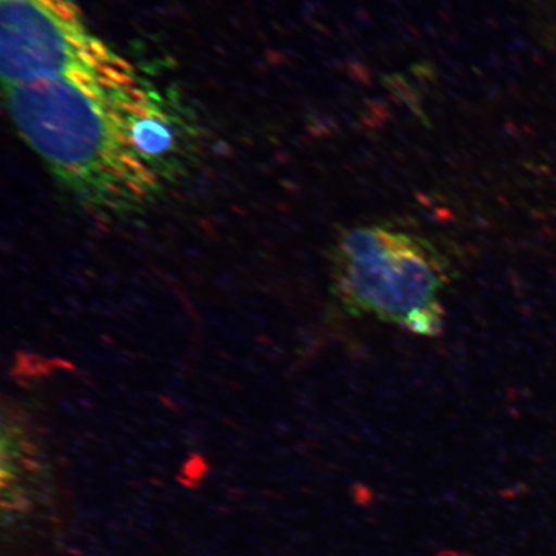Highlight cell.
<instances>
[{
    "label": "cell",
    "instance_id": "obj_1",
    "mask_svg": "<svg viewBox=\"0 0 556 556\" xmlns=\"http://www.w3.org/2000/svg\"><path fill=\"white\" fill-rule=\"evenodd\" d=\"M5 96L21 136L86 204L125 211L154 197L160 174L134 137L135 117L151 100L141 83L113 88L54 76Z\"/></svg>",
    "mask_w": 556,
    "mask_h": 556
},
{
    "label": "cell",
    "instance_id": "obj_2",
    "mask_svg": "<svg viewBox=\"0 0 556 556\" xmlns=\"http://www.w3.org/2000/svg\"><path fill=\"white\" fill-rule=\"evenodd\" d=\"M332 293L353 316H372L417 336L443 329L450 263L427 240L393 229L356 227L330 252Z\"/></svg>",
    "mask_w": 556,
    "mask_h": 556
},
{
    "label": "cell",
    "instance_id": "obj_3",
    "mask_svg": "<svg viewBox=\"0 0 556 556\" xmlns=\"http://www.w3.org/2000/svg\"><path fill=\"white\" fill-rule=\"evenodd\" d=\"M0 73L4 88L54 76L109 87L138 80L129 62L90 34L74 0H0Z\"/></svg>",
    "mask_w": 556,
    "mask_h": 556
}]
</instances>
